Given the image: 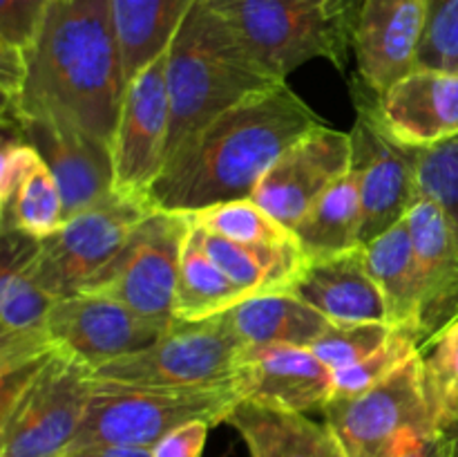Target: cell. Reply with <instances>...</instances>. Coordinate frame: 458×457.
Segmentation results:
<instances>
[{"label":"cell","mask_w":458,"mask_h":457,"mask_svg":"<svg viewBox=\"0 0 458 457\" xmlns=\"http://www.w3.org/2000/svg\"><path fill=\"white\" fill-rule=\"evenodd\" d=\"M125 88L110 0H54L27 56L25 88L3 110V124L56 121L112 143Z\"/></svg>","instance_id":"obj_1"},{"label":"cell","mask_w":458,"mask_h":457,"mask_svg":"<svg viewBox=\"0 0 458 457\" xmlns=\"http://www.w3.org/2000/svg\"><path fill=\"white\" fill-rule=\"evenodd\" d=\"M322 124L289 83L253 94L215 116L168 157L150 191L152 204L197 213L250 197L277 157Z\"/></svg>","instance_id":"obj_2"},{"label":"cell","mask_w":458,"mask_h":457,"mask_svg":"<svg viewBox=\"0 0 458 457\" xmlns=\"http://www.w3.org/2000/svg\"><path fill=\"white\" fill-rule=\"evenodd\" d=\"M286 83L268 72L201 0L168 47L170 137L165 161L215 116Z\"/></svg>","instance_id":"obj_3"},{"label":"cell","mask_w":458,"mask_h":457,"mask_svg":"<svg viewBox=\"0 0 458 457\" xmlns=\"http://www.w3.org/2000/svg\"><path fill=\"white\" fill-rule=\"evenodd\" d=\"M0 376V457H52L72 451L92 397V370L52 352Z\"/></svg>","instance_id":"obj_4"},{"label":"cell","mask_w":458,"mask_h":457,"mask_svg":"<svg viewBox=\"0 0 458 457\" xmlns=\"http://www.w3.org/2000/svg\"><path fill=\"white\" fill-rule=\"evenodd\" d=\"M242 399L246 394L240 379L213 388H157L92 376V397L72 451L88 446L152 448L188 421L226 424Z\"/></svg>","instance_id":"obj_5"},{"label":"cell","mask_w":458,"mask_h":457,"mask_svg":"<svg viewBox=\"0 0 458 457\" xmlns=\"http://www.w3.org/2000/svg\"><path fill=\"white\" fill-rule=\"evenodd\" d=\"M249 52L286 81L304 63L325 58L338 70L353 49L358 9L313 0H206Z\"/></svg>","instance_id":"obj_6"},{"label":"cell","mask_w":458,"mask_h":457,"mask_svg":"<svg viewBox=\"0 0 458 457\" xmlns=\"http://www.w3.org/2000/svg\"><path fill=\"white\" fill-rule=\"evenodd\" d=\"M325 424L344 457H394L414 439L441 430L443 412L429 390L423 352L367 392L331 399Z\"/></svg>","instance_id":"obj_7"},{"label":"cell","mask_w":458,"mask_h":457,"mask_svg":"<svg viewBox=\"0 0 458 457\" xmlns=\"http://www.w3.org/2000/svg\"><path fill=\"white\" fill-rule=\"evenodd\" d=\"M191 228V213L155 211L81 291L119 300L164 334L174 323L179 264Z\"/></svg>","instance_id":"obj_8"},{"label":"cell","mask_w":458,"mask_h":457,"mask_svg":"<svg viewBox=\"0 0 458 457\" xmlns=\"http://www.w3.org/2000/svg\"><path fill=\"white\" fill-rule=\"evenodd\" d=\"M244 343L222 314L204 321H174L146 348L92 372L98 381L157 388H213L240 379Z\"/></svg>","instance_id":"obj_9"},{"label":"cell","mask_w":458,"mask_h":457,"mask_svg":"<svg viewBox=\"0 0 458 457\" xmlns=\"http://www.w3.org/2000/svg\"><path fill=\"white\" fill-rule=\"evenodd\" d=\"M157 209L150 197L114 193L103 204L65 220L56 233L38 240L30 273L43 289L63 298L83 289L123 249L130 233Z\"/></svg>","instance_id":"obj_10"},{"label":"cell","mask_w":458,"mask_h":457,"mask_svg":"<svg viewBox=\"0 0 458 457\" xmlns=\"http://www.w3.org/2000/svg\"><path fill=\"white\" fill-rule=\"evenodd\" d=\"M353 161L362 197V246L383 236L410 215L419 202L420 148L396 142L356 94V124L352 128Z\"/></svg>","instance_id":"obj_11"},{"label":"cell","mask_w":458,"mask_h":457,"mask_svg":"<svg viewBox=\"0 0 458 457\" xmlns=\"http://www.w3.org/2000/svg\"><path fill=\"white\" fill-rule=\"evenodd\" d=\"M170 137L168 52L139 72L125 88L112 137L114 191L150 197L165 166Z\"/></svg>","instance_id":"obj_12"},{"label":"cell","mask_w":458,"mask_h":457,"mask_svg":"<svg viewBox=\"0 0 458 457\" xmlns=\"http://www.w3.org/2000/svg\"><path fill=\"white\" fill-rule=\"evenodd\" d=\"M352 134L322 124L277 157L250 197L293 231L318 197L352 170Z\"/></svg>","instance_id":"obj_13"},{"label":"cell","mask_w":458,"mask_h":457,"mask_svg":"<svg viewBox=\"0 0 458 457\" xmlns=\"http://www.w3.org/2000/svg\"><path fill=\"white\" fill-rule=\"evenodd\" d=\"M157 336H161L157 327L119 300L88 291L58 298L47 321L49 349L83 363L92 372L146 348Z\"/></svg>","instance_id":"obj_14"},{"label":"cell","mask_w":458,"mask_h":457,"mask_svg":"<svg viewBox=\"0 0 458 457\" xmlns=\"http://www.w3.org/2000/svg\"><path fill=\"white\" fill-rule=\"evenodd\" d=\"M4 130L34 146L49 166L61 188L65 220L103 204L116 193L110 142L45 119H27Z\"/></svg>","instance_id":"obj_15"},{"label":"cell","mask_w":458,"mask_h":457,"mask_svg":"<svg viewBox=\"0 0 458 457\" xmlns=\"http://www.w3.org/2000/svg\"><path fill=\"white\" fill-rule=\"evenodd\" d=\"M38 240L3 231L0 273V375L22 370L52 354L47 321L56 296L38 285L30 263Z\"/></svg>","instance_id":"obj_16"},{"label":"cell","mask_w":458,"mask_h":457,"mask_svg":"<svg viewBox=\"0 0 458 457\" xmlns=\"http://www.w3.org/2000/svg\"><path fill=\"white\" fill-rule=\"evenodd\" d=\"M428 16L429 0H360L353 56L367 92L378 97L419 67Z\"/></svg>","instance_id":"obj_17"},{"label":"cell","mask_w":458,"mask_h":457,"mask_svg":"<svg viewBox=\"0 0 458 457\" xmlns=\"http://www.w3.org/2000/svg\"><path fill=\"white\" fill-rule=\"evenodd\" d=\"M378 124L410 148H432L458 134V72L414 67L374 97L360 88Z\"/></svg>","instance_id":"obj_18"},{"label":"cell","mask_w":458,"mask_h":457,"mask_svg":"<svg viewBox=\"0 0 458 457\" xmlns=\"http://www.w3.org/2000/svg\"><path fill=\"white\" fill-rule=\"evenodd\" d=\"M416 260H419L423 303H420V352L458 321V236L445 211L420 195L407 215Z\"/></svg>","instance_id":"obj_19"},{"label":"cell","mask_w":458,"mask_h":457,"mask_svg":"<svg viewBox=\"0 0 458 457\" xmlns=\"http://www.w3.org/2000/svg\"><path fill=\"white\" fill-rule=\"evenodd\" d=\"M240 384L246 399L304 415L325 412L334 399V370L309 348L295 345L246 348L240 358Z\"/></svg>","instance_id":"obj_20"},{"label":"cell","mask_w":458,"mask_h":457,"mask_svg":"<svg viewBox=\"0 0 458 457\" xmlns=\"http://www.w3.org/2000/svg\"><path fill=\"white\" fill-rule=\"evenodd\" d=\"M0 213L3 231L45 240L65 222L56 177L34 146L4 139L0 155Z\"/></svg>","instance_id":"obj_21"},{"label":"cell","mask_w":458,"mask_h":457,"mask_svg":"<svg viewBox=\"0 0 458 457\" xmlns=\"http://www.w3.org/2000/svg\"><path fill=\"white\" fill-rule=\"evenodd\" d=\"M289 294L311 305L331 323H387V307L367 264L365 246L307 260Z\"/></svg>","instance_id":"obj_22"},{"label":"cell","mask_w":458,"mask_h":457,"mask_svg":"<svg viewBox=\"0 0 458 457\" xmlns=\"http://www.w3.org/2000/svg\"><path fill=\"white\" fill-rule=\"evenodd\" d=\"M226 424L240 433L250 457H344L329 426L289 408L242 399Z\"/></svg>","instance_id":"obj_23"},{"label":"cell","mask_w":458,"mask_h":457,"mask_svg":"<svg viewBox=\"0 0 458 457\" xmlns=\"http://www.w3.org/2000/svg\"><path fill=\"white\" fill-rule=\"evenodd\" d=\"M222 316L226 318L228 327L244 343V348H264V345L309 348L331 325L329 318L289 291L253 296L224 312Z\"/></svg>","instance_id":"obj_24"},{"label":"cell","mask_w":458,"mask_h":457,"mask_svg":"<svg viewBox=\"0 0 458 457\" xmlns=\"http://www.w3.org/2000/svg\"><path fill=\"white\" fill-rule=\"evenodd\" d=\"M365 255L371 276L378 282L385 298L387 323L392 327L414 332L419 339L423 287H420L419 260H416L407 218L383 236L367 242Z\"/></svg>","instance_id":"obj_25"},{"label":"cell","mask_w":458,"mask_h":457,"mask_svg":"<svg viewBox=\"0 0 458 457\" xmlns=\"http://www.w3.org/2000/svg\"><path fill=\"white\" fill-rule=\"evenodd\" d=\"M192 233L201 249L215 260V264L235 285L253 296L289 291V287L307 264V255L302 254L300 245H242V242H233L217 233L206 231L195 222H192Z\"/></svg>","instance_id":"obj_26"},{"label":"cell","mask_w":458,"mask_h":457,"mask_svg":"<svg viewBox=\"0 0 458 457\" xmlns=\"http://www.w3.org/2000/svg\"><path fill=\"white\" fill-rule=\"evenodd\" d=\"M123 56L125 85L168 52L192 9L201 0H110Z\"/></svg>","instance_id":"obj_27"},{"label":"cell","mask_w":458,"mask_h":457,"mask_svg":"<svg viewBox=\"0 0 458 457\" xmlns=\"http://www.w3.org/2000/svg\"><path fill=\"white\" fill-rule=\"evenodd\" d=\"M307 260L329 258L362 246V197L356 170L322 193L293 228Z\"/></svg>","instance_id":"obj_28"},{"label":"cell","mask_w":458,"mask_h":457,"mask_svg":"<svg viewBox=\"0 0 458 457\" xmlns=\"http://www.w3.org/2000/svg\"><path fill=\"white\" fill-rule=\"evenodd\" d=\"M253 298L246 289L231 280L215 260L201 249L191 228L179 264L177 296H174V321L192 323L228 312L235 305Z\"/></svg>","instance_id":"obj_29"},{"label":"cell","mask_w":458,"mask_h":457,"mask_svg":"<svg viewBox=\"0 0 458 457\" xmlns=\"http://www.w3.org/2000/svg\"><path fill=\"white\" fill-rule=\"evenodd\" d=\"M192 215L197 227L210 233L228 237L242 245H262V246H289L298 245L295 233L277 222L267 209L258 204L253 197L244 200L224 202V204L208 206Z\"/></svg>","instance_id":"obj_30"},{"label":"cell","mask_w":458,"mask_h":457,"mask_svg":"<svg viewBox=\"0 0 458 457\" xmlns=\"http://www.w3.org/2000/svg\"><path fill=\"white\" fill-rule=\"evenodd\" d=\"M419 352L420 343L414 332L396 327L387 343L380 345L376 352L353 366L334 372V399L356 397V394L367 392Z\"/></svg>","instance_id":"obj_31"},{"label":"cell","mask_w":458,"mask_h":457,"mask_svg":"<svg viewBox=\"0 0 458 457\" xmlns=\"http://www.w3.org/2000/svg\"><path fill=\"white\" fill-rule=\"evenodd\" d=\"M396 327L389 323H331L311 345L313 354L325 366L338 372L369 357L385 345Z\"/></svg>","instance_id":"obj_32"},{"label":"cell","mask_w":458,"mask_h":457,"mask_svg":"<svg viewBox=\"0 0 458 457\" xmlns=\"http://www.w3.org/2000/svg\"><path fill=\"white\" fill-rule=\"evenodd\" d=\"M419 184L420 193L445 211L458 236V134L420 151Z\"/></svg>","instance_id":"obj_33"},{"label":"cell","mask_w":458,"mask_h":457,"mask_svg":"<svg viewBox=\"0 0 458 457\" xmlns=\"http://www.w3.org/2000/svg\"><path fill=\"white\" fill-rule=\"evenodd\" d=\"M419 67L458 72V0H429Z\"/></svg>","instance_id":"obj_34"},{"label":"cell","mask_w":458,"mask_h":457,"mask_svg":"<svg viewBox=\"0 0 458 457\" xmlns=\"http://www.w3.org/2000/svg\"><path fill=\"white\" fill-rule=\"evenodd\" d=\"M54 0H0V45L30 56Z\"/></svg>","instance_id":"obj_35"},{"label":"cell","mask_w":458,"mask_h":457,"mask_svg":"<svg viewBox=\"0 0 458 457\" xmlns=\"http://www.w3.org/2000/svg\"><path fill=\"white\" fill-rule=\"evenodd\" d=\"M428 384L445 417L447 408L458 399V321L452 323L441 336L425 349Z\"/></svg>","instance_id":"obj_36"},{"label":"cell","mask_w":458,"mask_h":457,"mask_svg":"<svg viewBox=\"0 0 458 457\" xmlns=\"http://www.w3.org/2000/svg\"><path fill=\"white\" fill-rule=\"evenodd\" d=\"M213 426L208 421H188L179 428L170 430L150 448L152 457H201L208 439V430Z\"/></svg>","instance_id":"obj_37"},{"label":"cell","mask_w":458,"mask_h":457,"mask_svg":"<svg viewBox=\"0 0 458 457\" xmlns=\"http://www.w3.org/2000/svg\"><path fill=\"white\" fill-rule=\"evenodd\" d=\"M394 457H454V453H452V442L441 428L437 433H429L410 442Z\"/></svg>","instance_id":"obj_38"},{"label":"cell","mask_w":458,"mask_h":457,"mask_svg":"<svg viewBox=\"0 0 458 457\" xmlns=\"http://www.w3.org/2000/svg\"><path fill=\"white\" fill-rule=\"evenodd\" d=\"M72 457H152V451L139 446H88L72 451Z\"/></svg>","instance_id":"obj_39"},{"label":"cell","mask_w":458,"mask_h":457,"mask_svg":"<svg viewBox=\"0 0 458 457\" xmlns=\"http://www.w3.org/2000/svg\"><path fill=\"white\" fill-rule=\"evenodd\" d=\"M441 428L443 433L447 435V439L452 442V453H454V457H458V399L447 408Z\"/></svg>","instance_id":"obj_40"},{"label":"cell","mask_w":458,"mask_h":457,"mask_svg":"<svg viewBox=\"0 0 458 457\" xmlns=\"http://www.w3.org/2000/svg\"><path fill=\"white\" fill-rule=\"evenodd\" d=\"M313 3L329 4V7H343V9H358L360 0H313Z\"/></svg>","instance_id":"obj_41"},{"label":"cell","mask_w":458,"mask_h":457,"mask_svg":"<svg viewBox=\"0 0 458 457\" xmlns=\"http://www.w3.org/2000/svg\"><path fill=\"white\" fill-rule=\"evenodd\" d=\"M52 457H72V451H65V453H58V455H52Z\"/></svg>","instance_id":"obj_42"}]
</instances>
